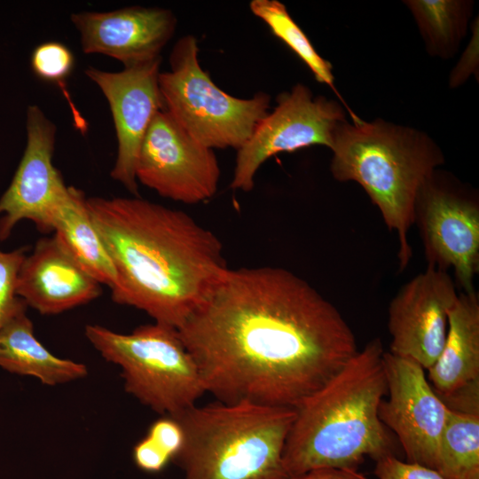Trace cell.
I'll return each mask as SVG.
<instances>
[{
    "mask_svg": "<svg viewBox=\"0 0 479 479\" xmlns=\"http://www.w3.org/2000/svg\"><path fill=\"white\" fill-rule=\"evenodd\" d=\"M100 294V284L55 233L37 241L18 273L17 296L43 315L64 312Z\"/></svg>",
    "mask_w": 479,
    "mask_h": 479,
    "instance_id": "obj_16",
    "label": "cell"
},
{
    "mask_svg": "<svg viewBox=\"0 0 479 479\" xmlns=\"http://www.w3.org/2000/svg\"><path fill=\"white\" fill-rule=\"evenodd\" d=\"M116 272L118 304L179 329L229 267L219 238L187 213L138 197L86 199Z\"/></svg>",
    "mask_w": 479,
    "mask_h": 479,
    "instance_id": "obj_2",
    "label": "cell"
},
{
    "mask_svg": "<svg viewBox=\"0 0 479 479\" xmlns=\"http://www.w3.org/2000/svg\"><path fill=\"white\" fill-rule=\"evenodd\" d=\"M161 58L107 72L88 67L85 75L102 91L113 115L117 156L110 176L138 197L135 165L143 138L156 114L164 109L159 87Z\"/></svg>",
    "mask_w": 479,
    "mask_h": 479,
    "instance_id": "obj_14",
    "label": "cell"
},
{
    "mask_svg": "<svg viewBox=\"0 0 479 479\" xmlns=\"http://www.w3.org/2000/svg\"><path fill=\"white\" fill-rule=\"evenodd\" d=\"M220 176L214 150L192 137L164 109L158 112L137 153V182L163 198L192 205L216 194Z\"/></svg>",
    "mask_w": 479,
    "mask_h": 479,
    "instance_id": "obj_10",
    "label": "cell"
},
{
    "mask_svg": "<svg viewBox=\"0 0 479 479\" xmlns=\"http://www.w3.org/2000/svg\"><path fill=\"white\" fill-rule=\"evenodd\" d=\"M431 386L452 411L479 414V297L461 292L448 313L442 352L428 369Z\"/></svg>",
    "mask_w": 479,
    "mask_h": 479,
    "instance_id": "obj_17",
    "label": "cell"
},
{
    "mask_svg": "<svg viewBox=\"0 0 479 479\" xmlns=\"http://www.w3.org/2000/svg\"><path fill=\"white\" fill-rule=\"evenodd\" d=\"M85 335L106 361L121 367L125 390L163 416L195 405L206 393L193 357L172 326L154 322L123 334L87 325Z\"/></svg>",
    "mask_w": 479,
    "mask_h": 479,
    "instance_id": "obj_6",
    "label": "cell"
},
{
    "mask_svg": "<svg viewBox=\"0 0 479 479\" xmlns=\"http://www.w3.org/2000/svg\"><path fill=\"white\" fill-rule=\"evenodd\" d=\"M379 338L357 351L295 408L283 450L289 478L323 467H354L365 457L391 454L379 408L387 394Z\"/></svg>",
    "mask_w": 479,
    "mask_h": 479,
    "instance_id": "obj_3",
    "label": "cell"
},
{
    "mask_svg": "<svg viewBox=\"0 0 479 479\" xmlns=\"http://www.w3.org/2000/svg\"><path fill=\"white\" fill-rule=\"evenodd\" d=\"M75 56L71 50L59 42H45L32 51L30 65L33 73L41 80L60 83L72 73Z\"/></svg>",
    "mask_w": 479,
    "mask_h": 479,
    "instance_id": "obj_23",
    "label": "cell"
},
{
    "mask_svg": "<svg viewBox=\"0 0 479 479\" xmlns=\"http://www.w3.org/2000/svg\"><path fill=\"white\" fill-rule=\"evenodd\" d=\"M27 247L4 252L0 249V323L18 299L16 285Z\"/></svg>",
    "mask_w": 479,
    "mask_h": 479,
    "instance_id": "obj_24",
    "label": "cell"
},
{
    "mask_svg": "<svg viewBox=\"0 0 479 479\" xmlns=\"http://www.w3.org/2000/svg\"><path fill=\"white\" fill-rule=\"evenodd\" d=\"M376 461L377 479H444L433 468L414 462L402 461L392 454L385 455Z\"/></svg>",
    "mask_w": 479,
    "mask_h": 479,
    "instance_id": "obj_25",
    "label": "cell"
},
{
    "mask_svg": "<svg viewBox=\"0 0 479 479\" xmlns=\"http://www.w3.org/2000/svg\"><path fill=\"white\" fill-rule=\"evenodd\" d=\"M27 145L10 186L0 199V240H5L21 220L32 221L43 232H53L55 216L70 197L52 163L56 126L42 109L27 111Z\"/></svg>",
    "mask_w": 479,
    "mask_h": 479,
    "instance_id": "obj_11",
    "label": "cell"
},
{
    "mask_svg": "<svg viewBox=\"0 0 479 479\" xmlns=\"http://www.w3.org/2000/svg\"><path fill=\"white\" fill-rule=\"evenodd\" d=\"M478 62V24L475 20L473 37L450 75V87L456 88L463 84L472 74L477 75Z\"/></svg>",
    "mask_w": 479,
    "mask_h": 479,
    "instance_id": "obj_28",
    "label": "cell"
},
{
    "mask_svg": "<svg viewBox=\"0 0 479 479\" xmlns=\"http://www.w3.org/2000/svg\"><path fill=\"white\" fill-rule=\"evenodd\" d=\"M184 433V479H289L283 450L295 409L248 401L196 404L172 416Z\"/></svg>",
    "mask_w": 479,
    "mask_h": 479,
    "instance_id": "obj_5",
    "label": "cell"
},
{
    "mask_svg": "<svg viewBox=\"0 0 479 479\" xmlns=\"http://www.w3.org/2000/svg\"><path fill=\"white\" fill-rule=\"evenodd\" d=\"M53 232L79 263L99 283L112 289L116 272L90 219L82 192L72 187L70 197L59 208Z\"/></svg>",
    "mask_w": 479,
    "mask_h": 479,
    "instance_id": "obj_19",
    "label": "cell"
},
{
    "mask_svg": "<svg viewBox=\"0 0 479 479\" xmlns=\"http://www.w3.org/2000/svg\"><path fill=\"white\" fill-rule=\"evenodd\" d=\"M345 117L339 102L314 97L302 83L279 94L274 109L258 122L249 139L237 151L231 188L250 192L257 170L279 153L314 145L331 149L334 133Z\"/></svg>",
    "mask_w": 479,
    "mask_h": 479,
    "instance_id": "obj_9",
    "label": "cell"
},
{
    "mask_svg": "<svg viewBox=\"0 0 479 479\" xmlns=\"http://www.w3.org/2000/svg\"><path fill=\"white\" fill-rule=\"evenodd\" d=\"M458 295L448 272L430 266L402 286L388 310L389 352L429 369L444 348Z\"/></svg>",
    "mask_w": 479,
    "mask_h": 479,
    "instance_id": "obj_13",
    "label": "cell"
},
{
    "mask_svg": "<svg viewBox=\"0 0 479 479\" xmlns=\"http://www.w3.org/2000/svg\"><path fill=\"white\" fill-rule=\"evenodd\" d=\"M27 307L18 297L0 323V366L12 373L35 377L51 386L86 376L83 364L54 356L36 339Z\"/></svg>",
    "mask_w": 479,
    "mask_h": 479,
    "instance_id": "obj_18",
    "label": "cell"
},
{
    "mask_svg": "<svg viewBox=\"0 0 479 479\" xmlns=\"http://www.w3.org/2000/svg\"><path fill=\"white\" fill-rule=\"evenodd\" d=\"M387 400L379 415L397 436L410 462L435 469L437 449L449 408L415 361L383 353Z\"/></svg>",
    "mask_w": 479,
    "mask_h": 479,
    "instance_id": "obj_12",
    "label": "cell"
},
{
    "mask_svg": "<svg viewBox=\"0 0 479 479\" xmlns=\"http://www.w3.org/2000/svg\"><path fill=\"white\" fill-rule=\"evenodd\" d=\"M425 48L432 57L448 59L466 36L474 2L467 0H406Z\"/></svg>",
    "mask_w": 479,
    "mask_h": 479,
    "instance_id": "obj_20",
    "label": "cell"
},
{
    "mask_svg": "<svg viewBox=\"0 0 479 479\" xmlns=\"http://www.w3.org/2000/svg\"><path fill=\"white\" fill-rule=\"evenodd\" d=\"M251 12L262 20L271 33L280 39L308 67L315 79L331 88L337 96L333 67L323 59L301 27L294 22L284 4L278 0H252ZM344 103V101L342 100Z\"/></svg>",
    "mask_w": 479,
    "mask_h": 479,
    "instance_id": "obj_22",
    "label": "cell"
},
{
    "mask_svg": "<svg viewBox=\"0 0 479 479\" xmlns=\"http://www.w3.org/2000/svg\"><path fill=\"white\" fill-rule=\"evenodd\" d=\"M206 393L295 409L357 351L339 310L281 267L228 269L177 329Z\"/></svg>",
    "mask_w": 479,
    "mask_h": 479,
    "instance_id": "obj_1",
    "label": "cell"
},
{
    "mask_svg": "<svg viewBox=\"0 0 479 479\" xmlns=\"http://www.w3.org/2000/svg\"><path fill=\"white\" fill-rule=\"evenodd\" d=\"M85 54H103L124 67L161 58L177 27L164 8L130 6L110 12H80L70 17Z\"/></svg>",
    "mask_w": 479,
    "mask_h": 479,
    "instance_id": "obj_15",
    "label": "cell"
},
{
    "mask_svg": "<svg viewBox=\"0 0 479 479\" xmlns=\"http://www.w3.org/2000/svg\"><path fill=\"white\" fill-rule=\"evenodd\" d=\"M427 266L447 271L464 293L475 292L479 271V202L474 192L437 169L420 188L414 224Z\"/></svg>",
    "mask_w": 479,
    "mask_h": 479,
    "instance_id": "obj_8",
    "label": "cell"
},
{
    "mask_svg": "<svg viewBox=\"0 0 479 479\" xmlns=\"http://www.w3.org/2000/svg\"><path fill=\"white\" fill-rule=\"evenodd\" d=\"M146 436L166 452L172 461L184 442V433L179 422L169 415L155 420L150 426Z\"/></svg>",
    "mask_w": 479,
    "mask_h": 479,
    "instance_id": "obj_26",
    "label": "cell"
},
{
    "mask_svg": "<svg viewBox=\"0 0 479 479\" xmlns=\"http://www.w3.org/2000/svg\"><path fill=\"white\" fill-rule=\"evenodd\" d=\"M435 470L444 479H479V414L449 409Z\"/></svg>",
    "mask_w": 479,
    "mask_h": 479,
    "instance_id": "obj_21",
    "label": "cell"
},
{
    "mask_svg": "<svg viewBox=\"0 0 479 479\" xmlns=\"http://www.w3.org/2000/svg\"><path fill=\"white\" fill-rule=\"evenodd\" d=\"M330 150L333 177L360 185L389 230L397 233L399 268L404 270L412 256L408 232L415 202L422 185L445 161L441 148L421 130L355 115L339 125Z\"/></svg>",
    "mask_w": 479,
    "mask_h": 479,
    "instance_id": "obj_4",
    "label": "cell"
},
{
    "mask_svg": "<svg viewBox=\"0 0 479 479\" xmlns=\"http://www.w3.org/2000/svg\"><path fill=\"white\" fill-rule=\"evenodd\" d=\"M132 457L136 466L148 473L161 472L172 461L147 436L134 446Z\"/></svg>",
    "mask_w": 479,
    "mask_h": 479,
    "instance_id": "obj_27",
    "label": "cell"
},
{
    "mask_svg": "<svg viewBox=\"0 0 479 479\" xmlns=\"http://www.w3.org/2000/svg\"><path fill=\"white\" fill-rule=\"evenodd\" d=\"M289 479H367L355 467H323Z\"/></svg>",
    "mask_w": 479,
    "mask_h": 479,
    "instance_id": "obj_29",
    "label": "cell"
},
{
    "mask_svg": "<svg viewBox=\"0 0 479 479\" xmlns=\"http://www.w3.org/2000/svg\"><path fill=\"white\" fill-rule=\"evenodd\" d=\"M169 65V71L159 75L164 110L208 148H241L268 114L271 96L257 92L240 98L221 90L201 67L198 41L192 35L177 41Z\"/></svg>",
    "mask_w": 479,
    "mask_h": 479,
    "instance_id": "obj_7",
    "label": "cell"
}]
</instances>
